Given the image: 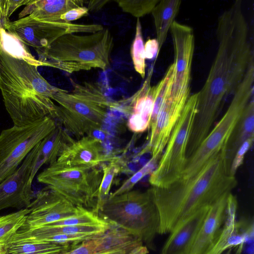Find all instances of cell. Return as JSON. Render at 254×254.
Segmentation results:
<instances>
[{"mask_svg":"<svg viewBox=\"0 0 254 254\" xmlns=\"http://www.w3.org/2000/svg\"><path fill=\"white\" fill-rule=\"evenodd\" d=\"M228 195L223 196L209 208L189 254H202L217 236L226 218Z\"/></svg>","mask_w":254,"mask_h":254,"instance_id":"19","label":"cell"},{"mask_svg":"<svg viewBox=\"0 0 254 254\" xmlns=\"http://www.w3.org/2000/svg\"><path fill=\"white\" fill-rule=\"evenodd\" d=\"M130 55L135 70L144 79L146 64L141 24L139 18H137L134 38L130 48Z\"/></svg>","mask_w":254,"mask_h":254,"instance_id":"29","label":"cell"},{"mask_svg":"<svg viewBox=\"0 0 254 254\" xmlns=\"http://www.w3.org/2000/svg\"><path fill=\"white\" fill-rule=\"evenodd\" d=\"M101 165L102 179L98 191L96 206L92 210L95 214L108 197L113 180L122 170L119 158Z\"/></svg>","mask_w":254,"mask_h":254,"instance_id":"28","label":"cell"},{"mask_svg":"<svg viewBox=\"0 0 254 254\" xmlns=\"http://www.w3.org/2000/svg\"><path fill=\"white\" fill-rule=\"evenodd\" d=\"M210 207L193 214L171 232L161 254H189Z\"/></svg>","mask_w":254,"mask_h":254,"instance_id":"18","label":"cell"},{"mask_svg":"<svg viewBox=\"0 0 254 254\" xmlns=\"http://www.w3.org/2000/svg\"><path fill=\"white\" fill-rule=\"evenodd\" d=\"M180 0H162L154 8L152 14L159 51L164 44L169 30L175 21L181 4Z\"/></svg>","mask_w":254,"mask_h":254,"instance_id":"24","label":"cell"},{"mask_svg":"<svg viewBox=\"0 0 254 254\" xmlns=\"http://www.w3.org/2000/svg\"><path fill=\"white\" fill-rule=\"evenodd\" d=\"M118 158L104 153L101 139L90 135L72 142L56 161L68 166L97 167Z\"/></svg>","mask_w":254,"mask_h":254,"instance_id":"16","label":"cell"},{"mask_svg":"<svg viewBox=\"0 0 254 254\" xmlns=\"http://www.w3.org/2000/svg\"><path fill=\"white\" fill-rule=\"evenodd\" d=\"M174 51L175 72L168 96L173 99L190 96V74L194 49L193 29L174 21L170 28Z\"/></svg>","mask_w":254,"mask_h":254,"instance_id":"11","label":"cell"},{"mask_svg":"<svg viewBox=\"0 0 254 254\" xmlns=\"http://www.w3.org/2000/svg\"><path fill=\"white\" fill-rule=\"evenodd\" d=\"M74 140L57 122L56 127L39 143L31 164L29 181L32 183L36 174L44 164L55 163L64 150Z\"/></svg>","mask_w":254,"mask_h":254,"instance_id":"17","label":"cell"},{"mask_svg":"<svg viewBox=\"0 0 254 254\" xmlns=\"http://www.w3.org/2000/svg\"><path fill=\"white\" fill-rule=\"evenodd\" d=\"M30 210L21 209L0 216V247L5 248L14 235L24 224Z\"/></svg>","mask_w":254,"mask_h":254,"instance_id":"27","label":"cell"},{"mask_svg":"<svg viewBox=\"0 0 254 254\" xmlns=\"http://www.w3.org/2000/svg\"><path fill=\"white\" fill-rule=\"evenodd\" d=\"M122 10L139 18L151 13L159 0H116Z\"/></svg>","mask_w":254,"mask_h":254,"instance_id":"31","label":"cell"},{"mask_svg":"<svg viewBox=\"0 0 254 254\" xmlns=\"http://www.w3.org/2000/svg\"><path fill=\"white\" fill-rule=\"evenodd\" d=\"M30 210L20 229L45 226L77 214L80 207L75 206L48 187L40 190L27 207Z\"/></svg>","mask_w":254,"mask_h":254,"instance_id":"12","label":"cell"},{"mask_svg":"<svg viewBox=\"0 0 254 254\" xmlns=\"http://www.w3.org/2000/svg\"><path fill=\"white\" fill-rule=\"evenodd\" d=\"M145 59L152 60L157 57L159 53V45L156 39H149L144 44Z\"/></svg>","mask_w":254,"mask_h":254,"instance_id":"36","label":"cell"},{"mask_svg":"<svg viewBox=\"0 0 254 254\" xmlns=\"http://www.w3.org/2000/svg\"><path fill=\"white\" fill-rule=\"evenodd\" d=\"M36 66L0 52V90L13 126L23 127L46 117L56 120L57 90L38 72Z\"/></svg>","mask_w":254,"mask_h":254,"instance_id":"3","label":"cell"},{"mask_svg":"<svg viewBox=\"0 0 254 254\" xmlns=\"http://www.w3.org/2000/svg\"><path fill=\"white\" fill-rule=\"evenodd\" d=\"M39 143L28 154L16 172L0 183V211L7 208L20 210L27 208L30 205L34 197L32 183L29 181L31 164Z\"/></svg>","mask_w":254,"mask_h":254,"instance_id":"14","label":"cell"},{"mask_svg":"<svg viewBox=\"0 0 254 254\" xmlns=\"http://www.w3.org/2000/svg\"><path fill=\"white\" fill-rule=\"evenodd\" d=\"M153 72V65L135 93L128 98L116 101V109L128 116L127 127L134 133L143 132L150 127L155 95V85H151Z\"/></svg>","mask_w":254,"mask_h":254,"instance_id":"15","label":"cell"},{"mask_svg":"<svg viewBox=\"0 0 254 254\" xmlns=\"http://www.w3.org/2000/svg\"><path fill=\"white\" fill-rule=\"evenodd\" d=\"M0 254H6L5 248L0 247Z\"/></svg>","mask_w":254,"mask_h":254,"instance_id":"38","label":"cell"},{"mask_svg":"<svg viewBox=\"0 0 254 254\" xmlns=\"http://www.w3.org/2000/svg\"><path fill=\"white\" fill-rule=\"evenodd\" d=\"M232 249L227 250L224 254H231Z\"/></svg>","mask_w":254,"mask_h":254,"instance_id":"40","label":"cell"},{"mask_svg":"<svg viewBox=\"0 0 254 254\" xmlns=\"http://www.w3.org/2000/svg\"><path fill=\"white\" fill-rule=\"evenodd\" d=\"M71 91L58 88L51 99L57 103L56 121L69 134L79 138L101 129L108 109H116L97 82L77 83L70 79Z\"/></svg>","mask_w":254,"mask_h":254,"instance_id":"4","label":"cell"},{"mask_svg":"<svg viewBox=\"0 0 254 254\" xmlns=\"http://www.w3.org/2000/svg\"><path fill=\"white\" fill-rule=\"evenodd\" d=\"M0 28H2V21H1V11L0 4Z\"/></svg>","mask_w":254,"mask_h":254,"instance_id":"39","label":"cell"},{"mask_svg":"<svg viewBox=\"0 0 254 254\" xmlns=\"http://www.w3.org/2000/svg\"><path fill=\"white\" fill-rule=\"evenodd\" d=\"M254 62L249 66L231 103L221 119L196 150L187 158L180 179L197 174L225 146L245 107L254 97Z\"/></svg>","mask_w":254,"mask_h":254,"instance_id":"7","label":"cell"},{"mask_svg":"<svg viewBox=\"0 0 254 254\" xmlns=\"http://www.w3.org/2000/svg\"><path fill=\"white\" fill-rule=\"evenodd\" d=\"M106 222H107L102 219L91 210L80 207L77 214L44 226L94 225L101 224Z\"/></svg>","mask_w":254,"mask_h":254,"instance_id":"30","label":"cell"},{"mask_svg":"<svg viewBox=\"0 0 254 254\" xmlns=\"http://www.w3.org/2000/svg\"><path fill=\"white\" fill-rule=\"evenodd\" d=\"M0 52L12 57L22 59L37 67L45 66L31 53L27 46L15 35L0 28Z\"/></svg>","mask_w":254,"mask_h":254,"instance_id":"26","label":"cell"},{"mask_svg":"<svg viewBox=\"0 0 254 254\" xmlns=\"http://www.w3.org/2000/svg\"><path fill=\"white\" fill-rule=\"evenodd\" d=\"M62 254L61 253V254Z\"/></svg>","mask_w":254,"mask_h":254,"instance_id":"41","label":"cell"},{"mask_svg":"<svg viewBox=\"0 0 254 254\" xmlns=\"http://www.w3.org/2000/svg\"><path fill=\"white\" fill-rule=\"evenodd\" d=\"M96 214L138 237L148 249L156 250L154 240L159 234L160 216L148 190L109 196Z\"/></svg>","mask_w":254,"mask_h":254,"instance_id":"6","label":"cell"},{"mask_svg":"<svg viewBox=\"0 0 254 254\" xmlns=\"http://www.w3.org/2000/svg\"><path fill=\"white\" fill-rule=\"evenodd\" d=\"M198 92L190 95L174 127L164 153L151 173L152 187H165L179 180L187 160L186 153L197 113Z\"/></svg>","mask_w":254,"mask_h":254,"instance_id":"9","label":"cell"},{"mask_svg":"<svg viewBox=\"0 0 254 254\" xmlns=\"http://www.w3.org/2000/svg\"><path fill=\"white\" fill-rule=\"evenodd\" d=\"M216 36V55L206 81L198 91L197 113L187 148L188 157L207 136L225 102L234 95L254 62L241 0H236L220 15Z\"/></svg>","mask_w":254,"mask_h":254,"instance_id":"1","label":"cell"},{"mask_svg":"<svg viewBox=\"0 0 254 254\" xmlns=\"http://www.w3.org/2000/svg\"><path fill=\"white\" fill-rule=\"evenodd\" d=\"M114 38L108 28L86 35L67 34L46 48L35 50L45 66L72 73L99 68L106 71L110 64Z\"/></svg>","mask_w":254,"mask_h":254,"instance_id":"5","label":"cell"},{"mask_svg":"<svg viewBox=\"0 0 254 254\" xmlns=\"http://www.w3.org/2000/svg\"><path fill=\"white\" fill-rule=\"evenodd\" d=\"M238 203L236 197L229 194L226 216L224 224L214 241L202 254H224L227 250L237 247L236 254H241L244 245L253 238V220H236Z\"/></svg>","mask_w":254,"mask_h":254,"instance_id":"13","label":"cell"},{"mask_svg":"<svg viewBox=\"0 0 254 254\" xmlns=\"http://www.w3.org/2000/svg\"><path fill=\"white\" fill-rule=\"evenodd\" d=\"M83 0H33L19 14V19L33 21L58 20L61 15L83 6Z\"/></svg>","mask_w":254,"mask_h":254,"instance_id":"21","label":"cell"},{"mask_svg":"<svg viewBox=\"0 0 254 254\" xmlns=\"http://www.w3.org/2000/svg\"><path fill=\"white\" fill-rule=\"evenodd\" d=\"M33 0H0L2 28L9 22V17L14 11L23 5H28Z\"/></svg>","mask_w":254,"mask_h":254,"instance_id":"33","label":"cell"},{"mask_svg":"<svg viewBox=\"0 0 254 254\" xmlns=\"http://www.w3.org/2000/svg\"><path fill=\"white\" fill-rule=\"evenodd\" d=\"M110 226V223L106 222L94 225L42 226L32 229H20L12 239L27 238L55 234L97 236L105 232Z\"/></svg>","mask_w":254,"mask_h":254,"instance_id":"23","label":"cell"},{"mask_svg":"<svg viewBox=\"0 0 254 254\" xmlns=\"http://www.w3.org/2000/svg\"><path fill=\"white\" fill-rule=\"evenodd\" d=\"M109 0H91L87 1V8L90 11H96L101 9Z\"/></svg>","mask_w":254,"mask_h":254,"instance_id":"37","label":"cell"},{"mask_svg":"<svg viewBox=\"0 0 254 254\" xmlns=\"http://www.w3.org/2000/svg\"><path fill=\"white\" fill-rule=\"evenodd\" d=\"M254 139V137L248 138L243 143L237 151L231 165L230 169V175L231 176H235L238 168L243 164L245 155L252 146Z\"/></svg>","mask_w":254,"mask_h":254,"instance_id":"34","label":"cell"},{"mask_svg":"<svg viewBox=\"0 0 254 254\" xmlns=\"http://www.w3.org/2000/svg\"><path fill=\"white\" fill-rule=\"evenodd\" d=\"M252 137H254V97L247 105L224 147L225 166L229 175L236 153L243 143Z\"/></svg>","mask_w":254,"mask_h":254,"instance_id":"22","label":"cell"},{"mask_svg":"<svg viewBox=\"0 0 254 254\" xmlns=\"http://www.w3.org/2000/svg\"><path fill=\"white\" fill-rule=\"evenodd\" d=\"M102 174L97 167L68 166L56 161L38 175L37 181L75 206L90 208L92 211Z\"/></svg>","mask_w":254,"mask_h":254,"instance_id":"8","label":"cell"},{"mask_svg":"<svg viewBox=\"0 0 254 254\" xmlns=\"http://www.w3.org/2000/svg\"><path fill=\"white\" fill-rule=\"evenodd\" d=\"M78 244H60L28 239H11L5 248L6 254H60L70 250Z\"/></svg>","mask_w":254,"mask_h":254,"instance_id":"25","label":"cell"},{"mask_svg":"<svg viewBox=\"0 0 254 254\" xmlns=\"http://www.w3.org/2000/svg\"><path fill=\"white\" fill-rule=\"evenodd\" d=\"M47 116L23 127H13L0 133V183L14 174L32 150L56 127Z\"/></svg>","mask_w":254,"mask_h":254,"instance_id":"10","label":"cell"},{"mask_svg":"<svg viewBox=\"0 0 254 254\" xmlns=\"http://www.w3.org/2000/svg\"><path fill=\"white\" fill-rule=\"evenodd\" d=\"M93 239L95 253L97 254L111 253L131 254L144 246L138 237L112 224L105 232Z\"/></svg>","mask_w":254,"mask_h":254,"instance_id":"20","label":"cell"},{"mask_svg":"<svg viewBox=\"0 0 254 254\" xmlns=\"http://www.w3.org/2000/svg\"><path fill=\"white\" fill-rule=\"evenodd\" d=\"M88 13L89 10L87 7L79 6L67 11L61 15L59 19L64 22L69 23L86 16Z\"/></svg>","mask_w":254,"mask_h":254,"instance_id":"35","label":"cell"},{"mask_svg":"<svg viewBox=\"0 0 254 254\" xmlns=\"http://www.w3.org/2000/svg\"><path fill=\"white\" fill-rule=\"evenodd\" d=\"M157 164L151 159L141 169L126 180L122 185L109 196H113L128 192L132 190L134 186L145 175L151 173Z\"/></svg>","mask_w":254,"mask_h":254,"instance_id":"32","label":"cell"},{"mask_svg":"<svg viewBox=\"0 0 254 254\" xmlns=\"http://www.w3.org/2000/svg\"><path fill=\"white\" fill-rule=\"evenodd\" d=\"M237 184L226 169L223 147L194 176L148 189L159 214V234L170 233L193 214L231 193Z\"/></svg>","mask_w":254,"mask_h":254,"instance_id":"2","label":"cell"}]
</instances>
